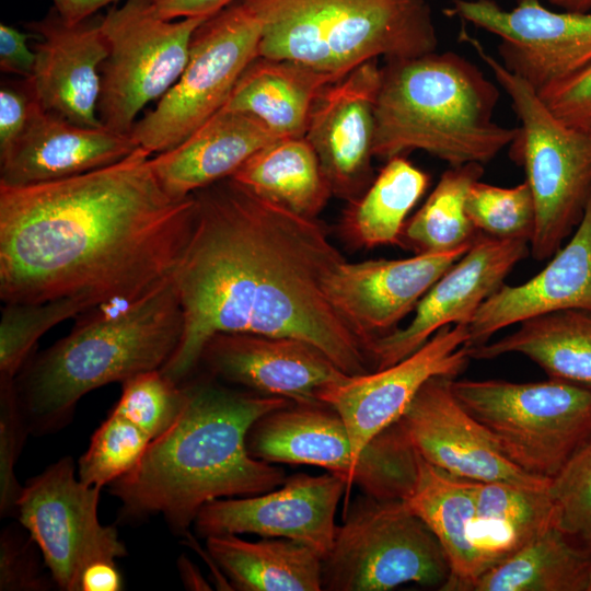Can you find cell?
Segmentation results:
<instances>
[{
	"instance_id": "26",
	"label": "cell",
	"mask_w": 591,
	"mask_h": 591,
	"mask_svg": "<svg viewBox=\"0 0 591 591\" xmlns=\"http://www.w3.org/2000/svg\"><path fill=\"white\" fill-rule=\"evenodd\" d=\"M296 61L257 56L222 108L250 114L277 137H303L312 106L338 80Z\"/></svg>"
},
{
	"instance_id": "33",
	"label": "cell",
	"mask_w": 591,
	"mask_h": 591,
	"mask_svg": "<svg viewBox=\"0 0 591 591\" xmlns=\"http://www.w3.org/2000/svg\"><path fill=\"white\" fill-rule=\"evenodd\" d=\"M429 182V175L403 155L386 160L367 190L350 201L344 232L359 246L398 244L406 217Z\"/></svg>"
},
{
	"instance_id": "44",
	"label": "cell",
	"mask_w": 591,
	"mask_h": 591,
	"mask_svg": "<svg viewBox=\"0 0 591 591\" xmlns=\"http://www.w3.org/2000/svg\"><path fill=\"white\" fill-rule=\"evenodd\" d=\"M30 38H36L32 32H21L8 24L0 25V69L31 79L34 73L36 54L27 45Z\"/></svg>"
},
{
	"instance_id": "29",
	"label": "cell",
	"mask_w": 591,
	"mask_h": 591,
	"mask_svg": "<svg viewBox=\"0 0 591 591\" xmlns=\"http://www.w3.org/2000/svg\"><path fill=\"white\" fill-rule=\"evenodd\" d=\"M548 488L473 480L475 515L471 538L484 572L555 526Z\"/></svg>"
},
{
	"instance_id": "35",
	"label": "cell",
	"mask_w": 591,
	"mask_h": 591,
	"mask_svg": "<svg viewBox=\"0 0 591 591\" xmlns=\"http://www.w3.org/2000/svg\"><path fill=\"white\" fill-rule=\"evenodd\" d=\"M93 309L76 298L4 303L0 321V382H15L38 339L58 323Z\"/></svg>"
},
{
	"instance_id": "37",
	"label": "cell",
	"mask_w": 591,
	"mask_h": 591,
	"mask_svg": "<svg viewBox=\"0 0 591 591\" xmlns=\"http://www.w3.org/2000/svg\"><path fill=\"white\" fill-rule=\"evenodd\" d=\"M150 442L141 429L111 410L79 460L78 477L89 486L109 485L140 462Z\"/></svg>"
},
{
	"instance_id": "13",
	"label": "cell",
	"mask_w": 591,
	"mask_h": 591,
	"mask_svg": "<svg viewBox=\"0 0 591 591\" xmlns=\"http://www.w3.org/2000/svg\"><path fill=\"white\" fill-rule=\"evenodd\" d=\"M101 489L77 478L71 457H62L30 479L18 499L16 517L60 590L81 591L91 564L127 555L117 530L99 520Z\"/></svg>"
},
{
	"instance_id": "6",
	"label": "cell",
	"mask_w": 591,
	"mask_h": 591,
	"mask_svg": "<svg viewBox=\"0 0 591 591\" xmlns=\"http://www.w3.org/2000/svg\"><path fill=\"white\" fill-rule=\"evenodd\" d=\"M260 24L258 56L299 62L343 78L384 57L436 51L426 0H243Z\"/></svg>"
},
{
	"instance_id": "20",
	"label": "cell",
	"mask_w": 591,
	"mask_h": 591,
	"mask_svg": "<svg viewBox=\"0 0 591 591\" xmlns=\"http://www.w3.org/2000/svg\"><path fill=\"white\" fill-rule=\"evenodd\" d=\"M466 251L421 253L401 259L344 260L325 279V294L368 349L373 339L395 331Z\"/></svg>"
},
{
	"instance_id": "14",
	"label": "cell",
	"mask_w": 591,
	"mask_h": 591,
	"mask_svg": "<svg viewBox=\"0 0 591 591\" xmlns=\"http://www.w3.org/2000/svg\"><path fill=\"white\" fill-rule=\"evenodd\" d=\"M447 13L498 36L500 61L537 92L591 63V12H555L540 0H519L511 10L453 0Z\"/></svg>"
},
{
	"instance_id": "11",
	"label": "cell",
	"mask_w": 591,
	"mask_h": 591,
	"mask_svg": "<svg viewBox=\"0 0 591 591\" xmlns=\"http://www.w3.org/2000/svg\"><path fill=\"white\" fill-rule=\"evenodd\" d=\"M260 24L236 0L208 18L194 33L178 80L130 135L150 152L169 150L204 125L227 103L245 68L258 56Z\"/></svg>"
},
{
	"instance_id": "15",
	"label": "cell",
	"mask_w": 591,
	"mask_h": 591,
	"mask_svg": "<svg viewBox=\"0 0 591 591\" xmlns=\"http://www.w3.org/2000/svg\"><path fill=\"white\" fill-rule=\"evenodd\" d=\"M468 325H448L403 360L347 376L324 389L318 399L343 419L351 448L360 457L368 443L398 420L420 387L437 375L457 376L471 359Z\"/></svg>"
},
{
	"instance_id": "36",
	"label": "cell",
	"mask_w": 591,
	"mask_h": 591,
	"mask_svg": "<svg viewBox=\"0 0 591 591\" xmlns=\"http://www.w3.org/2000/svg\"><path fill=\"white\" fill-rule=\"evenodd\" d=\"M465 209L479 233L530 243L535 227V205L526 181L513 187L475 181L468 188Z\"/></svg>"
},
{
	"instance_id": "39",
	"label": "cell",
	"mask_w": 591,
	"mask_h": 591,
	"mask_svg": "<svg viewBox=\"0 0 591 591\" xmlns=\"http://www.w3.org/2000/svg\"><path fill=\"white\" fill-rule=\"evenodd\" d=\"M548 491L555 526L591 557V439L551 480Z\"/></svg>"
},
{
	"instance_id": "38",
	"label": "cell",
	"mask_w": 591,
	"mask_h": 591,
	"mask_svg": "<svg viewBox=\"0 0 591 591\" xmlns=\"http://www.w3.org/2000/svg\"><path fill=\"white\" fill-rule=\"evenodd\" d=\"M121 384V395L112 412L131 421L151 440L171 427L185 404L184 384L160 369L139 373Z\"/></svg>"
},
{
	"instance_id": "51",
	"label": "cell",
	"mask_w": 591,
	"mask_h": 591,
	"mask_svg": "<svg viewBox=\"0 0 591 591\" xmlns=\"http://www.w3.org/2000/svg\"><path fill=\"white\" fill-rule=\"evenodd\" d=\"M588 130H589V131H590V134H591V127H590V128H589Z\"/></svg>"
},
{
	"instance_id": "8",
	"label": "cell",
	"mask_w": 591,
	"mask_h": 591,
	"mask_svg": "<svg viewBox=\"0 0 591 591\" xmlns=\"http://www.w3.org/2000/svg\"><path fill=\"white\" fill-rule=\"evenodd\" d=\"M247 449L269 463L326 468L380 500H405L413 491L420 455L398 421L376 434L358 457L340 416L325 404H291L259 418Z\"/></svg>"
},
{
	"instance_id": "3",
	"label": "cell",
	"mask_w": 591,
	"mask_h": 591,
	"mask_svg": "<svg viewBox=\"0 0 591 591\" xmlns=\"http://www.w3.org/2000/svg\"><path fill=\"white\" fill-rule=\"evenodd\" d=\"M182 383L186 399L175 421L108 486L121 502V518L162 514L173 532L187 534L207 502L264 494L285 482L282 467L250 453L247 434L259 418L292 402L210 381Z\"/></svg>"
},
{
	"instance_id": "4",
	"label": "cell",
	"mask_w": 591,
	"mask_h": 591,
	"mask_svg": "<svg viewBox=\"0 0 591 591\" xmlns=\"http://www.w3.org/2000/svg\"><path fill=\"white\" fill-rule=\"evenodd\" d=\"M183 326L172 278L115 314L79 323L66 337L31 357L15 379L28 431L56 430L89 392L161 369L176 350Z\"/></svg>"
},
{
	"instance_id": "12",
	"label": "cell",
	"mask_w": 591,
	"mask_h": 591,
	"mask_svg": "<svg viewBox=\"0 0 591 591\" xmlns=\"http://www.w3.org/2000/svg\"><path fill=\"white\" fill-rule=\"evenodd\" d=\"M207 19L165 20L151 0H125L101 16L107 45L97 106L103 127L130 134L140 111L178 80L192 37Z\"/></svg>"
},
{
	"instance_id": "43",
	"label": "cell",
	"mask_w": 591,
	"mask_h": 591,
	"mask_svg": "<svg viewBox=\"0 0 591 591\" xmlns=\"http://www.w3.org/2000/svg\"><path fill=\"white\" fill-rule=\"evenodd\" d=\"M35 102L32 83L2 84L0 89V157L8 152L23 132Z\"/></svg>"
},
{
	"instance_id": "49",
	"label": "cell",
	"mask_w": 591,
	"mask_h": 591,
	"mask_svg": "<svg viewBox=\"0 0 591 591\" xmlns=\"http://www.w3.org/2000/svg\"><path fill=\"white\" fill-rule=\"evenodd\" d=\"M548 2L565 8L569 11L588 12L591 9V0H547Z\"/></svg>"
},
{
	"instance_id": "18",
	"label": "cell",
	"mask_w": 591,
	"mask_h": 591,
	"mask_svg": "<svg viewBox=\"0 0 591 591\" xmlns=\"http://www.w3.org/2000/svg\"><path fill=\"white\" fill-rule=\"evenodd\" d=\"M454 379L449 375L429 379L398 418L420 456L465 479L548 488L549 479L531 475L513 464L460 404L452 391Z\"/></svg>"
},
{
	"instance_id": "45",
	"label": "cell",
	"mask_w": 591,
	"mask_h": 591,
	"mask_svg": "<svg viewBox=\"0 0 591 591\" xmlns=\"http://www.w3.org/2000/svg\"><path fill=\"white\" fill-rule=\"evenodd\" d=\"M236 0H151L159 16L165 20L210 18Z\"/></svg>"
},
{
	"instance_id": "1",
	"label": "cell",
	"mask_w": 591,
	"mask_h": 591,
	"mask_svg": "<svg viewBox=\"0 0 591 591\" xmlns=\"http://www.w3.org/2000/svg\"><path fill=\"white\" fill-rule=\"evenodd\" d=\"M193 196V227L172 276L184 326L160 369L167 378L186 381L221 333L297 338L347 375L371 372L366 343L325 294V279L346 259L317 218L266 200L232 177Z\"/></svg>"
},
{
	"instance_id": "16",
	"label": "cell",
	"mask_w": 591,
	"mask_h": 591,
	"mask_svg": "<svg viewBox=\"0 0 591 591\" xmlns=\"http://www.w3.org/2000/svg\"><path fill=\"white\" fill-rule=\"evenodd\" d=\"M346 480L331 472L287 477L277 488L240 499L220 498L204 505L194 528L198 536L252 533L296 541L316 551L322 559L332 548L335 515Z\"/></svg>"
},
{
	"instance_id": "7",
	"label": "cell",
	"mask_w": 591,
	"mask_h": 591,
	"mask_svg": "<svg viewBox=\"0 0 591 591\" xmlns=\"http://www.w3.org/2000/svg\"><path fill=\"white\" fill-rule=\"evenodd\" d=\"M460 39L491 70L519 118L511 151L524 167L535 205L530 252L536 260H545L577 228L591 194V134L560 120L532 85L476 38L462 31Z\"/></svg>"
},
{
	"instance_id": "24",
	"label": "cell",
	"mask_w": 591,
	"mask_h": 591,
	"mask_svg": "<svg viewBox=\"0 0 591 591\" xmlns=\"http://www.w3.org/2000/svg\"><path fill=\"white\" fill-rule=\"evenodd\" d=\"M565 310L591 311V194L575 233L547 265L521 285H502L480 305L465 346L484 345L503 328Z\"/></svg>"
},
{
	"instance_id": "19",
	"label": "cell",
	"mask_w": 591,
	"mask_h": 591,
	"mask_svg": "<svg viewBox=\"0 0 591 591\" xmlns=\"http://www.w3.org/2000/svg\"><path fill=\"white\" fill-rule=\"evenodd\" d=\"M378 59L328 84L315 100L305 139L315 151L333 195L358 199L373 178Z\"/></svg>"
},
{
	"instance_id": "47",
	"label": "cell",
	"mask_w": 591,
	"mask_h": 591,
	"mask_svg": "<svg viewBox=\"0 0 591 591\" xmlns=\"http://www.w3.org/2000/svg\"><path fill=\"white\" fill-rule=\"evenodd\" d=\"M54 9L68 23H78L92 18L102 8L117 0H51Z\"/></svg>"
},
{
	"instance_id": "28",
	"label": "cell",
	"mask_w": 591,
	"mask_h": 591,
	"mask_svg": "<svg viewBox=\"0 0 591 591\" xmlns=\"http://www.w3.org/2000/svg\"><path fill=\"white\" fill-rule=\"evenodd\" d=\"M208 554L233 589L241 591H320L322 556L288 538L245 541L237 534L206 538Z\"/></svg>"
},
{
	"instance_id": "42",
	"label": "cell",
	"mask_w": 591,
	"mask_h": 591,
	"mask_svg": "<svg viewBox=\"0 0 591 591\" xmlns=\"http://www.w3.org/2000/svg\"><path fill=\"white\" fill-rule=\"evenodd\" d=\"M538 94L565 124L586 130L591 127V63Z\"/></svg>"
},
{
	"instance_id": "10",
	"label": "cell",
	"mask_w": 591,
	"mask_h": 591,
	"mask_svg": "<svg viewBox=\"0 0 591 591\" xmlns=\"http://www.w3.org/2000/svg\"><path fill=\"white\" fill-rule=\"evenodd\" d=\"M450 565L439 541L403 500L357 497L322 559V590L386 591L407 582L441 587Z\"/></svg>"
},
{
	"instance_id": "46",
	"label": "cell",
	"mask_w": 591,
	"mask_h": 591,
	"mask_svg": "<svg viewBox=\"0 0 591 591\" xmlns=\"http://www.w3.org/2000/svg\"><path fill=\"white\" fill-rule=\"evenodd\" d=\"M121 587L123 579L115 561L91 564L81 579V591H119Z\"/></svg>"
},
{
	"instance_id": "31",
	"label": "cell",
	"mask_w": 591,
	"mask_h": 591,
	"mask_svg": "<svg viewBox=\"0 0 591 591\" xmlns=\"http://www.w3.org/2000/svg\"><path fill=\"white\" fill-rule=\"evenodd\" d=\"M255 195L316 218L333 195L305 137L279 138L257 150L231 176Z\"/></svg>"
},
{
	"instance_id": "5",
	"label": "cell",
	"mask_w": 591,
	"mask_h": 591,
	"mask_svg": "<svg viewBox=\"0 0 591 591\" xmlns=\"http://www.w3.org/2000/svg\"><path fill=\"white\" fill-rule=\"evenodd\" d=\"M497 86L464 57L447 51L386 60L375 100L373 154L422 150L450 164L491 161L518 135L494 121Z\"/></svg>"
},
{
	"instance_id": "50",
	"label": "cell",
	"mask_w": 591,
	"mask_h": 591,
	"mask_svg": "<svg viewBox=\"0 0 591 591\" xmlns=\"http://www.w3.org/2000/svg\"><path fill=\"white\" fill-rule=\"evenodd\" d=\"M586 591H591V568H590L589 580H588V584H587Z\"/></svg>"
},
{
	"instance_id": "30",
	"label": "cell",
	"mask_w": 591,
	"mask_h": 591,
	"mask_svg": "<svg viewBox=\"0 0 591 591\" xmlns=\"http://www.w3.org/2000/svg\"><path fill=\"white\" fill-rule=\"evenodd\" d=\"M517 331L468 348L471 359L520 354L548 378L591 389V311L565 310L526 320Z\"/></svg>"
},
{
	"instance_id": "25",
	"label": "cell",
	"mask_w": 591,
	"mask_h": 591,
	"mask_svg": "<svg viewBox=\"0 0 591 591\" xmlns=\"http://www.w3.org/2000/svg\"><path fill=\"white\" fill-rule=\"evenodd\" d=\"M279 139L254 116L221 108L177 146L151 158L153 172L174 199L231 177L257 150Z\"/></svg>"
},
{
	"instance_id": "32",
	"label": "cell",
	"mask_w": 591,
	"mask_h": 591,
	"mask_svg": "<svg viewBox=\"0 0 591 591\" xmlns=\"http://www.w3.org/2000/svg\"><path fill=\"white\" fill-rule=\"evenodd\" d=\"M591 557L552 526L483 572L472 591H586Z\"/></svg>"
},
{
	"instance_id": "41",
	"label": "cell",
	"mask_w": 591,
	"mask_h": 591,
	"mask_svg": "<svg viewBox=\"0 0 591 591\" xmlns=\"http://www.w3.org/2000/svg\"><path fill=\"white\" fill-rule=\"evenodd\" d=\"M38 546L28 535L5 529L0 537V590L45 591L55 583L40 566Z\"/></svg>"
},
{
	"instance_id": "23",
	"label": "cell",
	"mask_w": 591,
	"mask_h": 591,
	"mask_svg": "<svg viewBox=\"0 0 591 591\" xmlns=\"http://www.w3.org/2000/svg\"><path fill=\"white\" fill-rule=\"evenodd\" d=\"M130 134L78 126L44 109L37 100L14 144L0 157V185L26 186L80 175L129 155Z\"/></svg>"
},
{
	"instance_id": "9",
	"label": "cell",
	"mask_w": 591,
	"mask_h": 591,
	"mask_svg": "<svg viewBox=\"0 0 591 591\" xmlns=\"http://www.w3.org/2000/svg\"><path fill=\"white\" fill-rule=\"evenodd\" d=\"M460 404L522 471L552 480L591 439V389L548 378L453 380Z\"/></svg>"
},
{
	"instance_id": "34",
	"label": "cell",
	"mask_w": 591,
	"mask_h": 591,
	"mask_svg": "<svg viewBox=\"0 0 591 591\" xmlns=\"http://www.w3.org/2000/svg\"><path fill=\"white\" fill-rule=\"evenodd\" d=\"M483 164L450 166L420 209L405 222L398 245L415 254L468 250L479 232L471 222L465 199L480 179Z\"/></svg>"
},
{
	"instance_id": "48",
	"label": "cell",
	"mask_w": 591,
	"mask_h": 591,
	"mask_svg": "<svg viewBox=\"0 0 591 591\" xmlns=\"http://www.w3.org/2000/svg\"><path fill=\"white\" fill-rule=\"evenodd\" d=\"M178 569L182 580L187 589L190 590H210L211 588L202 578L197 568L185 557L178 559Z\"/></svg>"
},
{
	"instance_id": "27",
	"label": "cell",
	"mask_w": 591,
	"mask_h": 591,
	"mask_svg": "<svg viewBox=\"0 0 591 591\" xmlns=\"http://www.w3.org/2000/svg\"><path fill=\"white\" fill-rule=\"evenodd\" d=\"M473 480L451 475L420 456L412 494L403 500L431 530L442 546L450 577L441 590H470L484 572L471 538L475 515Z\"/></svg>"
},
{
	"instance_id": "2",
	"label": "cell",
	"mask_w": 591,
	"mask_h": 591,
	"mask_svg": "<svg viewBox=\"0 0 591 591\" xmlns=\"http://www.w3.org/2000/svg\"><path fill=\"white\" fill-rule=\"evenodd\" d=\"M152 154L62 179L0 185V298L128 304L170 280L188 241L193 194L172 198Z\"/></svg>"
},
{
	"instance_id": "17",
	"label": "cell",
	"mask_w": 591,
	"mask_h": 591,
	"mask_svg": "<svg viewBox=\"0 0 591 591\" xmlns=\"http://www.w3.org/2000/svg\"><path fill=\"white\" fill-rule=\"evenodd\" d=\"M529 244L479 233L465 254L419 300L410 322L369 344L373 370L408 357L444 326L468 325L512 268L528 256Z\"/></svg>"
},
{
	"instance_id": "22",
	"label": "cell",
	"mask_w": 591,
	"mask_h": 591,
	"mask_svg": "<svg viewBox=\"0 0 591 591\" xmlns=\"http://www.w3.org/2000/svg\"><path fill=\"white\" fill-rule=\"evenodd\" d=\"M25 27L38 39L30 80L39 105L78 126L103 127L97 106L107 45L101 16L68 23L53 8Z\"/></svg>"
},
{
	"instance_id": "40",
	"label": "cell",
	"mask_w": 591,
	"mask_h": 591,
	"mask_svg": "<svg viewBox=\"0 0 591 591\" xmlns=\"http://www.w3.org/2000/svg\"><path fill=\"white\" fill-rule=\"evenodd\" d=\"M28 431L22 414L15 382H0V514L16 515V502L23 489L14 467Z\"/></svg>"
},
{
	"instance_id": "21",
	"label": "cell",
	"mask_w": 591,
	"mask_h": 591,
	"mask_svg": "<svg viewBox=\"0 0 591 591\" xmlns=\"http://www.w3.org/2000/svg\"><path fill=\"white\" fill-rule=\"evenodd\" d=\"M200 362L216 376L293 404H322L324 389L350 376L306 341L257 334H217Z\"/></svg>"
}]
</instances>
